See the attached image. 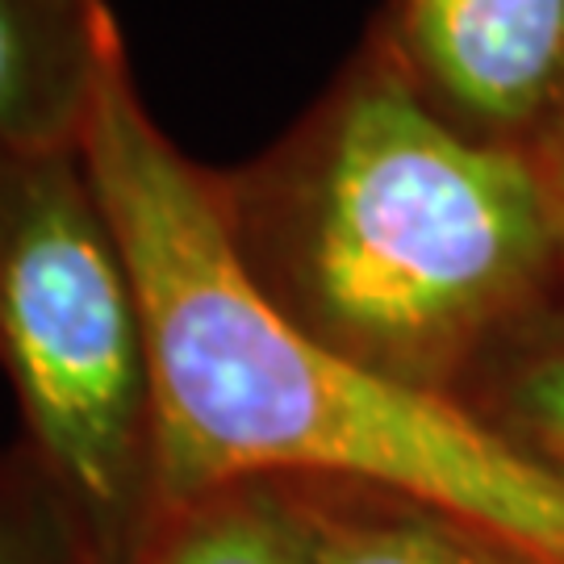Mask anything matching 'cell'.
I'll return each mask as SVG.
<instances>
[{
    "label": "cell",
    "mask_w": 564,
    "mask_h": 564,
    "mask_svg": "<svg viewBox=\"0 0 564 564\" xmlns=\"http://www.w3.org/2000/svg\"><path fill=\"white\" fill-rule=\"evenodd\" d=\"M84 160L134 272L160 414V510L256 477L402 489L564 561V477L464 405L339 360L260 293L214 167L142 101L109 9Z\"/></svg>",
    "instance_id": "obj_1"
},
{
    "label": "cell",
    "mask_w": 564,
    "mask_h": 564,
    "mask_svg": "<svg viewBox=\"0 0 564 564\" xmlns=\"http://www.w3.org/2000/svg\"><path fill=\"white\" fill-rule=\"evenodd\" d=\"M214 181L263 297L410 393L460 405L489 356L564 297L527 155L440 118L368 30L281 139Z\"/></svg>",
    "instance_id": "obj_2"
},
{
    "label": "cell",
    "mask_w": 564,
    "mask_h": 564,
    "mask_svg": "<svg viewBox=\"0 0 564 564\" xmlns=\"http://www.w3.org/2000/svg\"><path fill=\"white\" fill-rule=\"evenodd\" d=\"M0 368L84 564L160 514V414L134 272L84 147L0 155Z\"/></svg>",
    "instance_id": "obj_3"
},
{
    "label": "cell",
    "mask_w": 564,
    "mask_h": 564,
    "mask_svg": "<svg viewBox=\"0 0 564 564\" xmlns=\"http://www.w3.org/2000/svg\"><path fill=\"white\" fill-rule=\"evenodd\" d=\"M368 34L468 139L527 155L564 118V0H384Z\"/></svg>",
    "instance_id": "obj_4"
},
{
    "label": "cell",
    "mask_w": 564,
    "mask_h": 564,
    "mask_svg": "<svg viewBox=\"0 0 564 564\" xmlns=\"http://www.w3.org/2000/svg\"><path fill=\"white\" fill-rule=\"evenodd\" d=\"M105 0H0V155L80 147Z\"/></svg>",
    "instance_id": "obj_5"
},
{
    "label": "cell",
    "mask_w": 564,
    "mask_h": 564,
    "mask_svg": "<svg viewBox=\"0 0 564 564\" xmlns=\"http://www.w3.org/2000/svg\"><path fill=\"white\" fill-rule=\"evenodd\" d=\"M318 564H564L540 547L402 489L360 481H302Z\"/></svg>",
    "instance_id": "obj_6"
},
{
    "label": "cell",
    "mask_w": 564,
    "mask_h": 564,
    "mask_svg": "<svg viewBox=\"0 0 564 564\" xmlns=\"http://www.w3.org/2000/svg\"><path fill=\"white\" fill-rule=\"evenodd\" d=\"M126 564H318L297 485L256 477L172 502Z\"/></svg>",
    "instance_id": "obj_7"
},
{
    "label": "cell",
    "mask_w": 564,
    "mask_h": 564,
    "mask_svg": "<svg viewBox=\"0 0 564 564\" xmlns=\"http://www.w3.org/2000/svg\"><path fill=\"white\" fill-rule=\"evenodd\" d=\"M460 405L564 477V297L489 356Z\"/></svg>",
    "instance_id": "obj_8"
},
{
    "label": "cell",
    "mask_w": 564,
    "mask_h": 564,
    "mask_svg": "<svg viewBox=\"0 0 564 564\" xmlns=\"http://www.w3.org/2000/svg\"><path fill=\"white\" fill-rule=\"evenodd\" d=\"M0 564H84L63 506L21 444L0 452Z\"/></svg>",
    "instance_id": "obj_9"
},
{
    "label": "cell",
    "mask_w": 564,
    "mask_h": 564,
    "mask_svg": "<svg viewBox=\"0 0 564 564\" xmlns=\"http://www.w3.org/2000/svg\"><path fill=\"white\" fill-rule=\"evenodd\" d=\"M527 163L535 167V181H540V193H544L547 223H552V239H556L564 281V118L527 151Z\"/></svg>",
    "instance_id": "obj_10"
}]
</instances>
